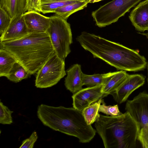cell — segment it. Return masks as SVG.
<instances>
[{"mask_svg": "<svg viewBox=\"0 0 148 148\" xmlns=\"http://www.w3.org/2000/svg\"><path fill=\"white\" fill-rule=\"evenodd\" d=\"M76 39L94 58L103 60L117 70L136 72L146 67V59L137 50L85 31Z\"/></svg>", "mask_w": 148, "mask_h": 148, "instance_id": "obj_1", "label": "cell"}, {"mask_svg": "<svg viewBox=\"0 0 148 148\" xmlns=\"http://www.w3.org/2000/svg\"><path fill=\"white\" fill-rule=\"evenodd\" d=\"M38 118L45 126L77 138L80 142H89L97 132L87 123L82 111L73 107H54L41 104L37 108Z\"/></svg>", "mask_w": 148, "mask_h": 148, "instance_id": "obj_2", "label": "cell"}, {"mask_svg": "<svg viewBox=\"0 0 148 148\" xmlns=\"http://www.w3.org/2000/svg\"><path fill=\"white\" fill-rule=\"evenodd\" d=\"M0 49L12 54L30 75L36 73L55 52L47 32L31 33L19 39L0 42Z\"/></svg>", "mask_w": 148, "mask_h": 148, "instance_id": "obj_3", "label": "cell"}, {"mask_svg": "<svg viewBox=\"0 0 148 148\" xmlns=\"http://www.w3.org/2000/svg\"><path fill=\"white\" fill-rule=\"evenodd\" d=\"M95 126L105 148L136 147L139 129L128 112L116 116L100 114Z\"/></svg>", "mask_w": 148, "mask_h": 148, "instance_id": "obj_4", "label": "cell"}, {"mask_svg": "<svg viewBox=\"0 0 148 148\" xmlns=\"http://www.w3.org/2000/svg\"><path fill=\"white\" fill-rule=\"evenodd\" d=\"M50 25L46 32L49 35L55 52L61 59H65L71 52L72 35L70 24L56 15L50 17Z\"/></svg>", "mask_w": 148, "mask_h": 148, "instance_id": "obj_5", "label": "cell"}, {"mask_svg": "<svg viewBox=\"0 0 148 148\" xmlns=\"http://www.w3.org/2000/svg\"><path fill=\"white\" fill-rule=\"evenodd\" d=\"M125 110L138 126V140L143 148H148V93L140 92L132 100L127 101Z\"/></svg>", "mask_w": 148, "mask_h": 148, "instance_id": "obj_6", "label": "cell"}, {"mask_svg": "<svg viewBox=\"0 0 148 148\" xmlns=\"http://www.w3.org/2000/svg\"><path fill=\"white\" fill-rule=\"evenodd\" d=\"M142 0H113L92 12L95 25L104 27L117 22Z\"/></svg>", "mask_w": 148, "mask_h": 148, "instance_id": "obj_7", "label": "cell"}, {"mask_svg": "<svg viewBox=\"0 0 148 148\" xmlns=\"http://www.w3.org/2000/svg\"><path fill=\"white\" fill-rule=\"evenodd\" d=\"M35 86L46 88L57 84L66 75L65 60L55 52L36 73Z\"/></svg>", "mask_w": 148, "mask_h": 148, "instance_id": "obj_8", "label": "cell"}, {"mask_svg": "<svg viewBox=\"0 0 148 148\" xmlns=\"http://www.w3.org/2000/svg\"><path fill=\"white\" fill-rule=\"evenodd\" d=\"M103 84L82 88L72 96L74 108L82 111L86 107L107 95L101 92Z\"/></svg>", "mask_w": 148, "mask_h": 148, "instance_id": "obj_9", "label": "cell"}, {"mask_svg": "<svg viewBox=\"0 0 148 148\" xmlns=\"http://www.w3.org/2000/svg\"><path fill=\"white\" fill-rule=\"evenodd\" d=\"M145 78L142 74L128 75L119 87L110 94L118 103H123L134 91L144 85Z\"/></svg>", "mask_w": 148, "mask_h": 148, "instance_id": "obj_10", "label": "cell"}, {"mask_svg": "<svg viewBox=\"0 0 148 148\" xmlns=\"http://www.w3.org/2000/svg\"><path fill=\"white\" fill-rule=\"evenodd\" d=\"M30 34L22 14L12 18L8 27L1 35L0 42L19 39Z\"/></svg>", "mask_w": 148, "mask_h": 148, "instance_id": "obj_11", "label": "cell"}, {"mask_svg": "<svg viewBox=\"0 0 148 148\" xmlns=\"http://www.w3.org/2000/svg\"><path fill=\"white\" fill-rule=\"evenodd\" d=\"M23 15L30 34L46 32L50 25V17L34 10L25 12Z\"/></svg>", "mask_w": 148, "mask_h": 148, "instance_id": "obj_12", "label": "cell"}, {"mask_svg": "<svg viewBox=\"0 0 148 148\" xmlns=\"http://www.w3.org/2000/svg\"><path fill=\"white\" fill-rule=\"evenodd\" d=\"M132 25L139 32L148 31V2H140L131 11L129 16Z\"/></svg>", "mask_w": 148, "mask_h": 148, "instance_id": "obj_13", "label": "cell"}, {"mask_svg": "<svg viewBox=\"0 0 148 148\" xmlns=\"http://www.w3.org/2000/svg\"><path fill=\"white\" fill-rule=\"evenodd\" d=\"M66 72L67 76L65 79L64 85L66 89L73 94L82 89L84 73L81 65L74 64Z\"/></svg>", "mask_w": 148, "mask_h": 148, "instance_id": "obj_14", "label": "cell"}, {"mask_svg": "<svg viewBox=\"0 0 148 148\" xmlns=\"http://www.w3.org/2000/svg\"><path fill=\"white\" fill-rule=\"evenodd\" d=\"M126 71L110 72L103 85L101 92L107 95L116 90L126 79L128 75Z\"/></svg>", "mask_w": 148, "mask_h": 148, "instance_id": "obj_15", "label": "cell"}, {"mask_svg": "<svg viewBox=\"0 0 148 148\" xmlns=\"http://www.w3.org/2000/svg\"><path fill=\"white\" fill-rule=\"evenodd\" d=\"M26 0H0V7L12 18L25 12Z\"/></svg>", "mask_w": 148, "mask_h": 148, "instance_id": "obj_16", "label": "cell"}, {"mask_svg": "<svg viewBox=\"0 0 148 148\" xmlns=\"http://www.w3.org/2000/svg\"><path fill=\"white\" fill-rule=\"evenodd\" d=\"M89 0L71 3L56 9L54 11L55 15L67 20L72 14L86 7Z\"/></svg>", "mask_w": 148, "mask_h": 148, "instance_id": "obj_17", "label": "cell"}, {"mask_svg": "<svg viewBox=\"0 0 148 148\" xmlns=\"http://www.w3.org/2000/svg\"><path fill=\"white\" fill-rule=\"evenodd\" d=\"M16 59L10 53L3 49H0V77H6Z\"/></svg>", "mask_w": 148, "mask_h": 148, "instance_id": "obj_18", "label": "cell"}, {"mask_svg": "<svg viewBox=\"0 0 148 148\" xmlns=\"http://www.w3.org/2000/svg\"><path fill=\"white\" fill-rule=\"evenodd\" d=\"M86 0H41V12L54 13L58 8L67 5Z\"/></svg>", "mask_w": 148, "mask_h": 148, "instance_id": "obj_19", "label": "cell"}, {"mask_svg": "<svg viewBox=\"0 0 148 148\" xmlns=\"http://www.w3.org/2000/svg\"><path fill=\"white\" fill-rule=\"evenodd\" d=\"M102 99L89 105L82 111L88 125H91L99 118L100 114H99V110Z\"/></svg>", "mask_w": 148, "mask_h": 148, "instance_id": "obj_20", "label": "cell"}, {"mask_svg": "<svg viewBox=\"0 0 148 148\" xmlns=\"http://www.w3.org/2000/svg\"><path fill=\"white\" fill-rule=\"evenodd\" d=\"M29 75L24 68L17 62L6 77L10 81L16 83L27 78Z\"/></svg>", "mask_w": 148, "mask_h": 148, "instance_id": "obj_21", "label": "cell"}, {"mask_svg": "<svg viewBox=\"0 0 148 148\" xmlns=\"http://www.w3.org/2000/svg\"><path fill=\"white\" fill-rule=\"evenodd\" d=\"M110 72L104 74H96L91 75L84 73L83 77V85L88 87L103 84L107 76Z\"/></svg>", "mask_w": 148, "mask_h": 148, "instance_id": "obj_22", "label": "cell"}, {"mask_svg": "<svg viewBox=\"0 0 148 148\" xmlns=\"http://www.w3.org/2000/svg\"><path fill=\"white\" fill-rule=\"evenodd\" d=\"M101 104H100L99 110V112H101L107 116H116L121 115L122 113L119 110L118 105L114 106H107L103 99H101Z\"/></svg>", "mask_w": 148, "mask_h": 148, "instance_id": "obj_23", "label": "cell"}, {"mask_svg": "<svg viewBox=\"0 0 148 148\" xmlns=\"http://www.w3.org/2000/svg\"><path fill=\"white\" fill-rule=\"evenodd\" d=\"M13 112L10 110L3 103L0 101V123L5 124H11L13 123L12 114Z\"/></svg>", "mask_w": 148, "mask_h": 148, "instance_id": "obj_24", "label": "cell"}, {"mask_svg": "<svg viewBox=\"0 0 148 148\" xmlns=\"http://www.w3.org/2000/svg\"><path fill=\"white\" fill-rule=\"evenodd\" d=\"M12 18L4 9L0 7V33L3 34L10 25Z\"/></svg>", "mask_w": 148, "mask_h": 148, "instance_id": "obj_25", "label": "cell"}, {"mask_svg": "<svg viewBox=\"0 0 148 148\" xmlns=\"http://www.w3.org/2000/svg\"><path fill=\"white\" fill-rule=\"evenodd\" d=\"M41 0H26L25 12L34 10L41 12Z\"/></svg>", "mask_w": 148, "mask_h": 148, "instance_id": "obj_26", "label": "cell"}, {"mask_svg": "<svg viewBox=\"0 0 148 148\" xmlns=\"http://www.w3.org/2000/svg\"><path fill=\"white\" fill-rule=\"evenodd\" d=\"M38 138L37 133L34 131L29 137L24 140L22 142L20 148H33L34 144Z\"/></svg>", "mask_w": 148, "mask_h": 148, "instance_id": "obj_27", "label": "cell"}, {"mask_svg": "<svg viewBox=\"0 0 148 148\" xmlns=\"http://www.w3.org/2000/svg\"><path fill=\"white\" fill-rule=\"evenodd\" d=\"M138 34H140L142 35H144L147 38L148 40V33H141L140 32L138 33ZM147 84H148V61L147 62Z\"/></svg>", "mask_w": 148, "mask_h": 148, "instance_id": "obj_28", "label": "cell"}, {"mask_svg": "<svg viewBox=\"0 0 148 148\" xmlns=\"http://www.w3.org/2000/svg\"><path fill=\"white\" fill-rule=\"evenodd\" d=\"M103 0H89V3H93L99 2Z\"/></svg>", "mask_w": 148, "mask_h": 148, "instance_id": "obj_29", "label": "cell"}, {"mask_svg": "<svg viewBox=\"0 0 148 148\" xmlns=\"http://www.w3.org/2000/svg\"><path fill=\"white\" fill-rule=\"evenodd\" d=\"M147 0V1H148V0Z\"/></svg>", "mask_w": 148, "mask_h": 148, "instance_id": "obj_30", "label": "cell"}]
</instances>
